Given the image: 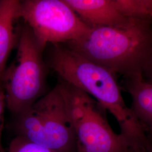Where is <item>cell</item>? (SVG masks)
I'll return each instance as SVG.
<instances>
[{
	"instance_id": "cell-1",
	"label": "cell",
	"mask_w": 152,
	"mask_h": 152,
	"mask_svg": "<svg viewBox=\"0 0 152 152\" xmlns=\"http://www.w3.org/2000/svg\"><path fill=\"white\" fill-rule=\"evenodd\" d=\"M152 19L131 18L118 26L91 27L81 38L64 45L115 75L142 76L152 61Z\"/></svg>"
},
{
	"instance_id": "cell-2",
	"label": "cell",
	"mask_w": 152,
	"mask_h": 152,
	"mask_svg": "<svg viewBox=\"0 0 152 152\" xmlns=\"http://www.w3.org/2000/svg\"><path fill=\"white\" fill-rule=\"evenodd\" d=\"M49 65L66 83L87 93L118 122L121 134L135 138L142 133L139 121L125 103L115 74L66 47L55 44Z\"/></svg>"
},
{
	"instance_id": "cell-3",
	"label": "cell",
	"mask_w": 152,
	"mask_h": 152,
	"mask_svg": "<svg viewBox=\"0 0 152 152\" xmlns=\"http://www.w3.org/2000/svg\"><path fill=\"white\" fill-rule=\"evenodd\" d=\"M16 117L17 136L55 152H77L64 82Z\"/></svg>"
},
{
	"instance_id": "cell-4",
	"label": "cell",
	"mask_w": 152,
	"mask_h": 152,
	"mask_svg": "<svg viewBox=\"0 0 152 152\" xmlns=\"http://www.w3.org/2000/svg\"><path fill=\"white\" fill-rule=\"evenodd\" d=\"M45 47L27 24L20 28L16 57L0 75L5 91L6 104L16 115L44 96L46 76L43 60Z\"/></svg>"
},
{
	"instance_id": "cell-5",
	"label": "cell",
	"mask_w": 152,
	"mask_h": 152,
	"mask_svg": "<svg viewBox=\"0 0 152 152\" xmlns=\"http://www.w3.org/2000/svg\"><path fill=\"white\" fill-rule=\"evenodd\" d=\"M64 83L77 152H134L135 147L130 140L114 132L109 124L107 110L96 100Z\"/></svg>"
},
{
	"instance_id": "cell-6",
	"label": "cell",
	"mask_w": 152,
	"mask_h": 152,
	"mask_svg": "<svg viewBox=\"0 0 152 152\" xmlns=\"http://www.w3.org/2000/svg\"><path fill=\"white\" fill-rule=\"evenodd\" d=\"M19 18L45 46L75 41L86 34L91 27L64 0L20 1Z\"/></svg>"
},
{
	"instance_id": "cell-7",
	"label": "cell",
	"mask_w": 152,
	"mask_h": 152,
	"mask_svg": "<svg viewBox=\"0 0 152 152\" xmlns=\"http://www.w3.org/2000/svg\"><path fill=\"white\" fill-rule=\"evenodd\" d=\"M82 20L90 27L115 26L129 19L118 9L114 0H64Z\"/></svg>"
},
{
	"instance_id": "cell-8",
	"label": "cell",
	"mask_w": 152,
	"mask_h": 152,
	"mask_svg": "<svg viewBox=\"0 0 152 152\" xmlns=\"http://www.w3.org/2000/svg\"><path fill=\"white\" fill-rule=\"evenodd\" d=\"M20 1L0 0V75L5 70L11 51L18 45L20 29L16 28Z\"/></svg>"
},
{
	"instance_id": "cell-9",
	"label": "cell",
	"mask_w": 152,
	"mask_h": 152,
	"mask_svg": "<svg viewBox=\"0 0 152 152\" xmlns=\"http://www.w3.org/2000/svg\"><path fill=\"white\" fill-rule=\"evenodd\" d=\"M126 88L132 99L131 110L145 131L147 139H152V84L142 76L126 78Z\"/></svg>"
},
{
	"instance_id": "cell-10",
	"label": "cell",
	"mask_w": 152,
	"mask_h": 152,
	"mask_svg": "<svg viewBox=\"0 0 152 152\" xmlns=\"http://www.w3.org/2000/svg\"><path fill=\"white\" fill-rule=\"evenodd\" d=\"M121 13L134 19H152V0H114Z\"/></svg>"
},
{
	"instance_id": "cell-11",
	"label": "cell",
	"mask_w": 152,
	"mask_h": 152,
	"mask_svg": "<svg viewBox=\"0 0 152 152\" xmlns=\"http://www.w3.org/2000/svg\"><path fill=\"white\" fill-rule=\"evenodd\" d=\"M7 152H55L22 136H16L11 141Z\"/></svg>"
},
{
	"instance_id": "cell-12",
	"label": "cell",
	"mask_w": 152,
	"mask_h": 152,
	"mask_svg": "<svg viewBox=\"0 0 152 152\" xmlns=\"http://www.w3.org/2000/svg\"><path fill=\"white\" fill-rule=\"evenodd\" d=\"M6 104V95L4 85L0 80V152H6L2 145V134L4 126V113Z\"/></svg>"
},
{
	"instance_id": "cell-13",
	"label": "cell",
	"mask_w": 152,
	"mask_h": 152,
	"mask_svg": "<svg viewBox=\"0 0 152 152\" xmlns=\"http://www.w3.org/2000/svg\"><path fill=\"white\" fill-rule=\"evenodd\" d=\"M134 152H152V149L151 147L141 148L136 149Z\"/></svg>"
},
{
	"instance_id": "cell-14",
	"label": "cell",
	"mask_w": 152,
	"mask_h": 152,
	"mask_svg": "<svg viewBox=\"0 0 152 152\" xmlns=\"http://www.w3.org/2000/svg\"><path fill=\"white\" fill-rule=\"evenodd\" d=\"M149 71L150 73H151V82H149V83H152V61L151 63L150 64V65L149 66V67L148 68V69L146 71Z\"/></svg>"
}]
</instances>
